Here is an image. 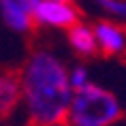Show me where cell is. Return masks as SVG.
<instances>
[{
	"mask_svg": "<svg viewBox=\"0 0 126 126\" xmlns=\"http://www.w3.org/2000/svg\"><path fill=\"white\" fill-rule=\"evenodd\" d=\"M56 2H73V0H56Z\"/></svg>",
	"mask_w": 126,
	"mask_h": 126,
	"instance_id": "cell-11",
	"label": "cell"
},
{
	"mask_svg": "<svg viewBox=\"0 0 126 126\" xmlns=\"http://www.w3.org/2000/svg\"><path fill=\"white\" fill-rule=\"evenodd\" d=\"M90 81V73H88L86 66H75L73 71H68V83H71V90H79Z\"/></svg>",
	"mask_w": 126,
	"mask_h": 126,
	"instance_id": "cell-9",
	"label": "cell"
},
{
	"mask_svg": "<svg viewBox=\"0 0 126 126\" xmlns=\"http://www.w3.org/2000/svg\"><path fill=\"white\" fill-rule=\"evenodd\" d=\"M15 2H17V4H19L24 11H28V13L32 15V13H34V9H36V4H39L41 0H15Z\"/></svg>",
	"mask_w": 126,
	"mask_h": 126,
	"instance_id": "cell-10",
	"label": "cell"
},
{
	"mask_svg": "<svg viewBox=\"0 0 126 126\" xmlns=\"http://www.w3.org/2000/svg\"><path fill=\"white\" fill-rule=\"evenodd\" d=\"M34 24L49 28H64L68 30L79 21V11L73 2H56V0H41L32 13Z\"/></svg>",
	"mask_w": 126,
	"mask_h": 126,
	"instance_id": "cell-3",
	"label": "cell"
},
{
	"mask_svg": "<svg viewBox=\"0 0 126 126\" xmlns=\"http://www.w3.org/2000/svg\"><path fill=\"white\" fill-rule=\"evenodd\" d=\"M21 105L19 71H0V122H7Z\"/></svg>",
	"mask_w": 126,
	"mask_h": 126,
	"instance_id": "cell-4",
	"label": "cell"
},
{
	"mask_svg": "<svg viewBox=\"0 0 126 126\" xmlns=\"http://www.w3.org/2000/svg\"><path fill=\"white\" fill-rule=\"evenodd\" d=\"M124 115L122 103L107 88L88 81L83 88L73 90L64 126H113Z\"/></svg>",
	"mask_w": 126,
	"mask_h": 126,
	"instance_id": "cell-2",
	"label": "cell"
},
{
	"mask_svg": "<svg viewBox=\"0 0 126 126\" xmlns=\"http://www.w3.org/2000/svg\"><path fill=\"white\" fill-rule=\"evenodd\" d=\"M68 43L79 56H86V58L94 56L98 51L96 49V39H94V30L90 26H86V24H81V21H77L75 26L68 28Z\"/></svg>",
	"mask_w": 126,
	"mask_h": 126,
	"instance_id": "cell-7",
	"label": "cell"
},
{
	"mask_svg": "<svg viewBox=\"0 0 126 126\" xmlns=\"http://www.w3.org/2000/svg\"><path fill=\"white\" fill-rule=\"evenodd\" d=\"M94 30L96 49L103 56H122L126 51V30L113 21H98Z\"/></svg>",
	"mask_w": 126,
	"mask_h": 126,
	"instance_id": "cell-5",
	"label": "cell"
},
{
	"mask_svg": "<svg viewBox=\"0 0 126 126\" xmlns=\"http://www.w3.org/2000/svg\"><path fill=\"white\" fill-rule=\"evenodd\" d=\"M0 17L15 32H30L34 28L32 15L15 2V0H0Z\"/></svg>",
	"mask_w": 126,
	"mask_h": 126,
	"instance_id": "cell-6",
	"label": "cell"
},
{
	"mask_svg": "<svg viewBox=\"0 0 126 126\" xmlns=\"http://www.w3.org/2000/svg\"><path fill=\"white\" fill-rule=\"evenodd\" d=\"M24 126H28V124H24Z\"/></svg>",
	"mask_w": 126,
	"mask_h": 126,
	"instance_id": "cell-12",
	"label": "cell"
},
{
	"mask_svg": "<svg viewBox=\"0 0 126 126\" xmlns=\"http://www.w3.org/2000/svg\"><path fill=\"white\" fill-rule=\"evenodd\" d=\"M21 109L28 126H64L71 105L68 68L53 51L34 49L19 71Z\"/></svg>",
	"mask_w": 126,
	"mask_h": 126,
	"instance_id": "cell-1",
	"label": "cell"
},
{
	"mask_svg": "<svg viewBox=\"0 0 126 126\" xmlns=\"http://www.w3.org/2000/svg\"><path fill=\"white\" fill-rule=\"evenodd\" d=\"M96 4H98L105 13L113 15V17H118V19L126 21V0H96Z\"/></svg>",
	"mask_w": 126,
	"mask_h": 126,
	"instance_id": "cell-8",
	"label": "cell"
}]
</instances>
